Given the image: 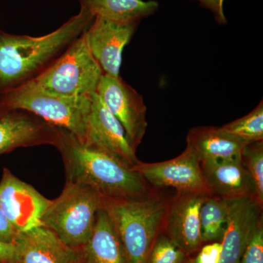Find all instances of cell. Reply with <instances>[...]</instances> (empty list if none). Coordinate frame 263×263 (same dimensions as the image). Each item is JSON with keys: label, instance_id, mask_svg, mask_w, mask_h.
<instances>
[{"label": "cell", "instance_id": "1", "mask_svg": "<svg viewBox=\"0 0 263 263\" xmlns=\"http://www.w3.org/2000/svg\"><path fill=\"white\" fill-rule=\"evenodd\" d=\"M95 16L81 8L56 30L40 37L0 29V94L34 80L92 23Z\"/></svg>", "mask_w": 263, "mask_h": 263}, {"label": "cell", "instance_id": "2", "mask_svg": "<svg viewBox=\"0 0 263 263\" xmlns=\"http://www.w3.org/2000/svg\"><path fill=\"white\" fill-rule=\"evenodd\" d=\"M56 127L54 146L62 155L66 182L89 186L105 200H131L153 193L141 175L129 166L86 146L67 129Z\"/></svg>", "mask_w": 263, "mask_h": 263}, {"label": "cell", "instance_id": "3", "mask_svg": "<svg viewBox=\"0 0 263 263\" xmlns=\"http://www.w3.org/2000/svg\"><path fill=\"white\" fill-rule=\"evenodd\" d=\"M171 201L155 193L131 200H105L104 209L115 227L127 263H146Z\"/></svg>", "mask_w": 263, "mask_h": 263}, {"label": "cell", "instance_id": "4", "mask_svg": "<svg viewBox=\"0 0 263 263\" xmlns=\"http://www.w3.org/2000/svg\"><path fill=\"white\" fill-rule=\"evenodd\" d=\"M105 199L92 188L65 182L61 195L43 214L41 224L52 230L65 245L79 249L92 234L97 213L104 209Z\"/></svg>", "mask_w": 263, "mask_h": 263}, {"label": "cell", "instance_id": "5", "mask_svg": "<svg viewBox=\"0 0 263 263\" xmlns=\"http://www.w3.org/2000/svg\"><path fill=\"white\" fill-rule=\"evenodd\" d=\"M2 100L7 110L28 111L52 125L67 129L84 143L91 97L57 96L30 81L3 93Z\"/></svg>", "mask_w": 263, "mask_h": 263}, {"label": "cell", "instance_id": "6", "mask_svg": "<svg viewBox=\"0 0 263 263\" xmlns=\"http://www.w3.org/2000/svg\"><path fill=\"white\" fill-rule=\"evenodd\" d=\"M85 32L32 81L57 96L90 98L95 94L104 72L90 51Z\"/></svg>", "mask_w": 263, "mask_h": 263}, {"label": "cell", "instance_id": "7", "mask_svg": "<svg viewBox=\"0 0 263 263\" xmlns=\"http://www.w3.org/2000/svg\"><path fill=\"white\" fill-rule=\"evenodd\" d=\"M97 95L121 123L131 146L137 151L146 133V107L141 95L123 81L103 74Z\"/></svg>", "mask_w": 263, "mask_h": 263}, {"label": "cell", "instance_id": "8", "mask_svg": "<svg viewBox=\"0 0 263 263\" xmlns=\"http://www.w3.org/2000/svg\"><path fill=\"white\" fill-rule=\"evenodd\" d=\"M133 169L155 187L174 188L178 194L212 195L204 179L198 157L188 146L181 155L172 160L155 163L140 161Z\"/></svg>", "mask_w": 263, "mask_h": 263}, {"label": "cell", "instance_id": "9", "mask_svg": "<svg viewBox=\"0 0 263 263\" xmlns=\"http://www.w3.org/2000/svg\"><path fill=\"white\" fill-rule=\"evenodd\" d=\"M51 200L4 168L0 180V205L17 233L42 226L43 214Z\"/></svg>", "mask_w": 263, "mask_h": 263}, {"label": "cell", "instance_id": "10", "mask_svg": "<svg viewBox=\"0 0 263 263\" xmlns=\"http://www.w3.org/2000/svg\"><path fill=\"white\" fill-rule=\"evenodd\" d=\"M84 143L111 156L131 168L140 162L124 127L97 93L91 96Z\"/></svg>", "mask_w": 263, "mask_h": 263}, {"label": "cell", "instance_id": "11", "mask_svg": "<svg viewBox=\"0 0 263 263\" xmlns=\"http://www.w3.org/2000/svg\"><path fill=\"white\" fill-rule=\"evenodd\" d=\"M138 24L119 23L96 16L86 29L90 51L105 75L120 76L123 50L131 41Z\"/></svg>", "mask_w": 263, "mask_h": 263}, {"label": "cell", "instance_id": "12", "mask_svg": "<svg viewBox=\"0 0 263 263\" xmlns=\"http://www.w3.org/2000/svg\"><path fill=\"white\" fill-rule=\"evenodd\" d=\"M226 200L228 221L221 240V263H240L254 230L262 220V206L253 197Z\"/></svg>", "mask_w": 263, "mask_h": 263}, {"label": "cell", "instance_id": "13", "mask_svg": "<svg viewBox=\"0 0 263 263\" xmlns=\"http://www.w3.org/2000/svg\"><path fill=\"white\" fill-rule=\"evenodd\" d=\"M57 127L26 110H10L0 116V155L21 147L55 146Z\"/></svg>", "mask_w": 263, "mask_h": 263}, {"label": "cell", "instance_id": "14", "mask_svg": "<svg viewBox=\"0 0 263 263\" xmlns=\"http://www.w3.org/2000/svg\"><path fill=\"white\" fill-rule=\"evenodd\" d=\"M209 195H212L177 193L171 201L164 228L167 236L187 256L198 250L202 245L200 209Z\"/></svg>", "mask_w": 263, "mask_h": 263}, {"label": "cell", "instance_id": "15", "mask_svg": "<svg viewBox=\"0 0 263 263\" xmlns=\"http://www.w3.org/2000/svg\"><path fill=\"white\" fill-rule=\"evenodd\" d=\"M13 245L17 263H79L80 260L79 249L65 245L43 226L18 233Z\"/></svg>", "mask_w": 263, "mask_h": 263}, {"label": "cell", "instance_id": "16", "mask_svg": "<svg viewBox=\"0 0 263 263\" xmlns=\"http://www.w3.org/2000/svg\"><path fill=\"white\" fill-rule=\"evenodd\" d=\"M202 175L211 194L224 199L253 197V181L241 158L200 162Z\"/></svg>", "mask_w": 263, "mask_h": 263}, {"label": "cell", "instance_id": "17", "mask_svg": "<svg viewBox=\"0 0 263 263\" xmlns=\"http://www.w3.org/2000/svg\"><path fill=\"white\" fill-rule=\"evenodd\" d=\"M79 250V263H127L115 227L104 209L97 213L92 234Z\"/></svg>", "mask_w": 263, "mask_h": 263}, {"label": "cell", "instance_id": "18", "mask_svg": "<svg viewBox=\"0 0 263 263\" xmlns=\"http://www.w3.org/2000/svg\"><path fill=\"white\" fill-rule=\"evenodd\" d=\"M186 143L193 148L200 162L240 159L246 146L224 133L220 127H214L190 129Z\"/></svg>", "mask_w": 263, "mask_h": 263}, {"label": "cell", "instance_id": "19", "mask_svg": "<svg viewBox=\"0 0 263 263\" xmlns=\"http://www.w3.org/2000/svg\"><path fill=\"white\" fill-rule=\"evenodd\" d=\"M81 8L95 17L119 23H139L142 18L152 15L159 8L153 0H79Z\"/></svg>", "mask_w": 263, "mask_h": 263}, {"label": "cell", "instance_id": "20", "mask_svg": "<svg viewBox=\"0 0 263 263\" xmlns=\"http://www.w3.org/2000/svg\"><path fill=\"white\" fill-rule=\"evenodd\" d=\"M228 208L226 199L209 195L200 209V233L202 243L221 242L226 232Z\"/></svg>", "mask_w": 263, "mask_h": 263}, {"label": "cell", "instance_id": "21", "mask_svg": "<svg viewBox=\"0 0 263 263\" xmlns=\"http://www.w3.org/2000/svg\"><path fill=\"white\" fill-rule=\"evenodd\" d=\"M221 130L242 144L263 141V103H260L245 117L224 124Z\"/></svg>", "mask_w": 263, "mask_h": 263}, {"label": "cell", "instance_id": "22", "mask_svg": "<svg viewBox=\"0 0 263 263\" xmlns=\"http://www.w3.org/2000/svg\"><path fill=\"white\" fill-rule=\"evenodd\" d=\"M241 160L253 181L257 201L262 206L263 141L247 145L242 152Z\"/></svg>", "mask_w": 263, "mask_h": 263}, {"label": "cell", "instance_id": "23", "mask_svg": "<svg viewBox=\"0 0 263 263\" xmlns=\"http://www.w3.org/2000/svg\"><path fill=\"white\" fill-rule=\"evenodd\" d=\"M186 253L167 235H160L152 245L146 263H183Z\"/></svg>", "mask_w": 263, "mask_h": 263}, {"label": "cell", "instance_id": "24", "mask_svg": "<svg viewBox=\"0 0 263 263\" xmlns=\"http://www.w3.org/2000/svg\"><path fill=\"white\" fill-rule=\"evenodd\" d=\"M240 263H263V221L259 223L246 247Z\"/></svg>", "mask_w": 263, "mask_h": 263}, {"label": "cell", "instance_id": "25", "mask_svg": "<svg viewBox=\"0 0 263 263\" xmlns=\"http://www.w3.org/2000/svg\"><path fill=\"white\" fill-rule=\"evenodd\" d=\"M222 247L221 242L209 243L202 247L197 257L194 259L195 263H221Z\"/></svg>", "mask_w": 263, "mask_h": 263}, {"label": "cell", "instance_id": "26", "mask_svg": "<svg viewBox=\"0 0 263 263\" xmlns=\"http://www.w3.org/2000/svg\"><path fill=\"white\" fill-rule=\"evenodd\" d=\"M17 234L18 233L7 219L0 205V241L13 243Z\"/></svg>", "mask_w": 263, "mask_h": 263}, {"label": "cell", "instance_id": "27", "mask_svg": "<svg viewBox=\"0 0 263 263\" xmlns=\"http://www.w3.org/2000/svg\"><path fill=\"white\" fill-rule=\"evenodd\" d=\"M199 2L202 7L210 10L214 13V18L219 24H226L227 19L224 13V0H195Z\"/></svg>", "mask_w": 263, "mask_h": 263}, {"label": "cell", "instance_id": "28", "mask_svg": "<svg viewBox=\"0 0 263 263\" xmlns=\"http://www.w3.org/2000/svg\"><path fill=\"white\" fill-rule=\"evenodd\" d=\"M0 263H17V252L13 243L0 241Z\"/></svg>", "mask_w": 263, "mask_h": 263}, {"label": "cell", "instance_id": "29", "mask_svg": "<svg viewBox=\"0 0 263 263\" xmlns=\"http://www.w3.org/2000/svg\"><path fill=\"white\" fill-rule=\"evenodd\" d=\"M7 111H8V110H7V109L5 108L4 105H3V100H2V95L0 94V116L6 113Z\"/></svg>", "mask_w": 263, "mask_h": 263}, {"label": "cell", "instance_id": "30", "mask_svg": "<svg viewBox=\"0 0 263 263\" xmlns=\"http://www.w3.org/2000/svg\"><path fill=\"white\" fill-rule=\"evenodd\" d=\"M187 263H195V262H194V259H190Z\"/></svg>", "mask_w": 263, "mask_h": 263}]
</instances>
